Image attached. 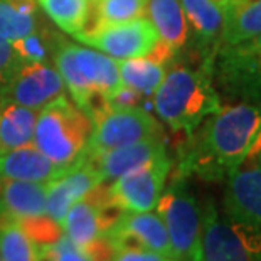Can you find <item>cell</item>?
Instances as JSON below:
<instances>
[{
	"instance_id": "11",
	"label": "cell",
	"mask_w": 261,
	"mask_h": 261,
	"mask_svg": "<svg viewBox=\"0 0 261 261\" xmlns=\"http://www.w3.org/2000/svg\"><path fill=\"white\" fill-rule=\"evenodd\" d=\"M170 172L169 155L118 177L108 187L110 197L120 209L128 213L153 211Z\"/></svg>"
},
{
	"instance_id": "17",
	"label": "cell",
	"mask_w": 261,
	"mask_h": 261,
	"mask_svg": "<svg viewBox=\"0 0 261 261\" xmlns=\"http://www.w3.org/2000/svg\"><path fill=\"white\" fill-rule=\"evenodd\" d=\"M148 20L152 22L160 41L179 51L189 39V24L180 0H148Z\"/></svg>"
},
{
	"instance_id": "5",
	"label": "cell",
	"mask_w": 261,
	"mask_h": 261,
	"mask_svg": "<svg viewBox=\"0 0 261 261\" xmlns=\"http://www.w3.org/2000/svg\"><path fill=\"white\" fill-rule=\"evenodd\" d=\"M155 209L167 229L174 258L201 261L202 207L180 175L162 191Z\"/></svg>"
},
{
	"instance_id": "9",
	"label": "cell",
	"mask_w": 261,
	"mask_h": 261,
	"mask_svg": "<svg viewBox=\"0 0 261 261\" xmlns=\"http://www.w3.org/2000/svg\"><path fill=\"white\" fill-rule=\"evenodd\" d=\"M59 71L46 63H19L12 76L0 90V101L42 110L58 98L66 96Z\"/></svg>"
},
{
	"instance_id": "2",
	"label": "cell",
	"mask_w": 261,
	"mask_h": 261,
	"mask_svg": "<svg viewBox=\"0 0 261 261\" xmlns=\"http://www.w3.org/2000/svg\"><path fill=\"white\" fill-rule=\"evenodd\" d=\"M213 58H205L199 68L174 66L155 90V112L174 132L191 135L204 120L223 108L213 85Z\"/></svg>"
},
{
	"instance_id": "31",
	"label": "cell",
	"mask_w": 261,
	"mask_h": 261,
	"mask_svg": "<svg viewBox=\"0 0 261 261\" xmlns=\"http://www.w3.org/2000/svg\"><path fill=\"white\" fill-rule=\"evenodd\" d=\"M246 165H254V167H261V130L258 132L256 138H254L251 150H249L246 160H244Z\"/></svg>"
},
{
	"instance_id": "26",
	"label": "cell",
	"mask_w": 261,
	"mask_h": 261,
	"mask_svg": "<svg viewBox=\"0 0 261 261\" xmlns=\"http://www.w3.org/2000/svg\"><path fill=\"white\" fill-rule=\"evenodd\" d=\"M12 49L20 63H44L47 58V46L42 36L32 32V34L12 41Z\"/></svg>"
},
{
	"instance_id": "15",
	"label": "cell",
	"mask_w": 261,
	"mask_h": 261,
	"mask_svg": "<svg viewBox=\"0 0 261 261\" xmlns=\"http://www.w3.org/2000/svg\"><path fill=\"white\" fill-rule=\"evenodd\" d=\"M99 182H103V179L98 170L81 160L76 167L68 169L63 175L47 182L46 214L61 226L71 205L85 197Z\"/></svg>"
},
{
	"instance_id": "25",
	"label": "cell",
	"mask_w": 261,
	"mask_h": 261,
	"mask_svg": "<svg viewBox=\"0 0 261 261\" xmlns=\"http://www.w3.org/2000/svg\"><path fill=\"white\" fill-rule=\"evenodd\" d=\"M39 4L61 29L74 37L85 29L90 0H39Z\"/></svg>"
},
{
	"instance_id": "32",
	"label": "cell",
	"mask_w": 261,
	"mask_h": 261,
	"mask_svg": "<svg viewBox=\"0 0 261 261\" xmlns=\"http://www.w3.org/2000/svg\"><path fill=\"white\" fill-rule=\"evenodd\" d=\"M214 4H218L221 9H223V12H226V10H229L231 7H234V5L238 4V0H213Z\"/></svg>"
},
{
	"instance_id": "14",
	"label": "cell",
	"mask_w": 261,
	"mask_h": 261,
	"mask_svg": "<svg viewBox=\"0 0 261 261\" xmlns=\"http://www.w3.org/2000/svg\"><path fill=\"white\" fill-rule=\"evenodd\" d=\"M164 155H167L164 137H157L112 150H105V152L99 153L83 155L81 160L91 164L98 170V174L101 175L103 182H107L118 179V177L128 174L132 170L140 169L143 165L164 157Z\"/></svg>"
},
{
	"instance_id": "4",
	"label": "cell",
	"mask_w": 261,
	"mask_h": 261,
	"mask_svg": "<svg viewBox=\"0 0 261 261\" xmlns=\"http://www.w3.org/2000/svg\"><path fill=\"white\" fill-rule=\"evenodd\" d=\"M93 133V121L68 98L39 110L32 143L58 167L68 170L81 162Z\"/></svg>"
},
{
	"instance_id": "27",
	"label": "cell",
	"mask_w": 261,
	"mask_h": 261,
	"mask_svg": "<svg viewBox=\"0 0 261 261\" xmlns=\"http://www.w3.org/2000/svg\"><path fill=\"white\" fill-rule=\"evenodd\" d=\"M41 254L47 258V261H91L66 236H61L56 243L42 246Z\"/></svg>"
},
{
	"instance_id": "23",
	"label": "cell",
	"mask_w": 261,
	"mask_h": 261,
	"mask_svg": "<svg viewBox=\"0 0 261 261\" xmlns=\"http://www.w3.org/2000/svg\"><path fill=\"white\" fill-rule=\"evenodd\" d=\"M36 0H0V36L9 42L36 32Z\"/></svg>"
},
{
	"instance_id": "20",
	"label": "cell",
	"mask_w": 261,
	"mask_h": 261,
	"mask_svg": "<svg viewBox=\"0 0 261 261\" xmlns=\"http://www.w3.org/2000/svg\"><path fill=\"white\" fill-rule=\"evenodd\" d=\"M258 34H261V0L236 5L224 12V25L218 49L234 46Z\"/></svg>"
},
{
	"instance_id": "29",
	"label": "cell",
	"mask_w": 261,
	"mask_h": 261,
	"mask_svg": "<svg viewBox=\"0 0 261 261\" xmlns=\"http://www.w3.org/2000/svg\"><path fill=\"white\" fill-rule=\"evenodd\" d=\"M112 261H179L174 256L160 254L150 249H118Z\"/></svg>"
},
{
	"instance_id": "18",
	"label": "cell",
	"mask_w": 261,
	"mask_h": 261,
	"mask_svg": "<svg viewBox=\"0 0 261 261\" xmlns=\"http://www.w3.org/2000/svg\"><path fill=\"white\" fill-rule=\"evenodd\" d=\"M189 27L204 49L218 51L224 25V12L213 0H180Z\"/></svg>"
},
{
	"instance_id": "6",
	"label": "cell",
	"mask_w": 261,
	"mask_h": 261,
	"mask_svg": "<svg viewBox=\"0 0 261 261\" xmlns=\"http://www.w3.org/2000/svg\"><path fill=\"white\" fill-rule=\"evenodd\" d=\"M201 261H261V231L223 218L207 202L202 207Z\"/></svg>"
},
{
	"instance_id": "13",
	"label": "cell",
	"mask_w": 261,
	"mask_h": 261,
	"mask_svg": "<svg viewBox=\"0 0 261 261\" xmlns=\"http://www.w3.org/2000/svg\"><path fill=\"white\" fill-rule=\"evenodd\" d=\"M224 214L261 231V167L243 164L226 179Z\"/></svg>"
},
{
	"instance_id": "10",
	"label": "cell",
	"mask_w": 261,
	"mask_h": 261,
	"mask_svg": "<svg viewBox=\"0 0 261 261\" xmlns=\"http://www.w3.org/2000/svg\"><path fill=\"white\" fill-rule=\"evenodd\" d=\"M76 39L120 61L148 56L160 41L153 24L145 17L101 25Z\"/></svg>"
},
{
	"instance_id": "19",
	"label": "cell",
	"mask_w": 261,
	"mask_h": 261,
	"mask_svg": "<svg viewBox=\"0 0 261 261\" xmlns=\"http://www.w3.org/2000/svg\"><path fill=\"white\" fill-rule=\"evenodd\" d=\"M39 110L0 101V152L32 143Z\"/></svg>"
},
{
	"instance_id": "3",
	"label": "cell",
	"mask_w": 261,
	"mask_h": 261,
	"mask_svg": "<svg viewBox=\"0 0 261 261\" xmlns=\"http://www.w3.org/2000/svg\"><path fill=\"white\" fill-rule=\"evenodd\" d=\"M56 66L74 103L91 121L108 108L110 94L123 85L113 58L76 44H63L58 49Z\"/></svg>"
},
{
	"instance_id": "33",
	"label": "cell",
	"mask_w": 261,
	"mask_h": 261,
	"mask_svg": "<svg viewBox=\"0 0 261 261\" xmlns=\"http://www.w3.org/2000/svg\"><path fill=\"white\" fill-rule=\"evenodd\" d=\"M41 261H47V258H44L42 254H41Z\"/></svg>"
},
{
	"instance_id": "21",
	"label": "cell",
	"mask_w": 261,
	"mask_h": 261,
	"mask_svg": "<svg viewBox=\"0 0 261 261\" xmlns=\"http://www.w3.org/2000/svg\"><path fill=\"white\" fill-rule=\"evenodd\" d=\"M147 2L148 0H90V14H88L85 29L80 34L94 31L101 25L120 24V22L143 17Z\"/></svg>"
},
{
	"instance_id": "16",
	"label": "cell",
	"mask_w": 261,
	"mask_h": 261,
	"mask_svg": "<svg viewBox=\"0 0 261 261\" xmlns=\"http://www.w3.org/2000/svg\"><path fill=\"white\" fill-rule=\"evenodd\" d=\"M34 143L0 152V177L31 182H51L64 174Z\"/></svg>"
},
{
	"instance_id": "7",
	"label": "cell",
	"mask_w": 261,
	"mask_h": 261,
	"mask_svg": "<svg viewBox=\"0 0 261 261\" xmlns=\"http://www.w3.org/2000/svg\"><path fill=\"white\" fill-rule=\"evenodd\" d=\"M213 73L231 96L261 101V34L216 51Z\"/></svg>"
},
{
	"instance_id": "24",
	"label": "cell",
	"mask_w": 261,
	"mask_h": 261,
	"mask_svg": "<svg viewBox=\"0 0 261 261\" xmlns=\"http://www.w3.org/2000/svg\"><path fill=\"white\" fill-rule=\"evenodd\" d=\"M0 261H41V248L17 221L0 223Z\"/></svg>"
},
{
	"instance_id": "12",
	"label": "cell",
	"mask_w": 261,
	"mask_h": 261,
	"mask_svg": "<svg viewBox=\"0 0 261 261\" xmlns=\"http://www.w3.org/2000/svg\"><path fill=\"white\" fill-rule=\"evenodd\" d=\"M115 251L118 249H150V251L174 256L170 240L162 218L153 213H128L123 211L118 221L107 232Z\"/></svg>"
},
{
	"instance_id": "28",
	"label": "cell",
	"mask_w": 261,
	"mask_h": 261,
	"mask_svg": "<svg viewBox=\"0 0 261 261\" xmlns=\"http://www.w3.org/2000/svg\"><path fill=\"white\" fill-rule=\"evenodd\" d=\"M19 63L20 61L15 56L12 44L5 37L0 36V90H2L5 83L9 81V77L12 76Z\"/></svg>"
},
{
	"instance_id": "22",
	"label": "cell",
	"mask_w": 261,
	"mask_h": 261,
	"mask_svg": "<svg viewBox=\"0 0 261 261\" xmlns=\"http://www.w3.org/2000/svg\"><path fill=\"white\" fill-rule=\"evenodd\" d=\"M118 69L121 83L140 93L142 96L153 94L167 73L165 64L157 63L147 56L121 61L118 63Z\"/></svg>"
},
{
	"instance_id": "8",
	"label": "cell",
	"mask_w": 261,
	"mask_h": 261,
	"mask_svg": "<svg viewBox=\"0 0 261 261\" xmlns=\"http://www.w3.org/2000/svg\"><path fill=\"white\" fill-rule=\"evenodd\" d=\"M157 137H164L162 126L147 110L140 107H108L93 121V133L85 155L99 153Z\"/></svg>"
},
{
	"instance_id": "30",
	"label": "cell",
	"mask_w": 261,
	"mask_h": 261,
	"mask_svg": "<svg viewBox=\"0 0 261 261\" xmlns=\"http://www.w3.org/2000/svg\"><path fill=\"white\" fill-rule=\"evenodd\" d=\"M142 99V94L137 93L132 88L121 85L118 90L113 91L110 96L107 98L108 107L110 108H130V107H138Z\"/></svg>"
},
{
	"instance_id": "1",
	"label": "cell",
	"mask_w": 261,
	"mask_h": 261,
	"mask_svg": "<svg viewBox=\"0 0 261 261\" xmlns=\"http://www.w3.org/2000/svg\"><path fill=\"white\" fill-rule=\"evenodd\" d=\"M196 130L182 153L179 175L224 180L246 160L261 130V108L246 101L221 108Z\"/></svg>"
}]
</instances>
